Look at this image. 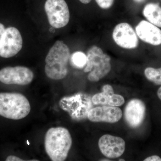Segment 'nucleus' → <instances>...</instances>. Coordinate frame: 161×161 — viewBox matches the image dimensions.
<instances>
[{
  "instance_id": "nucleus-18",
  "label": "nucleus",
  "mask_w": 161,
  "mask_h": 161,
  "mask_svg": "<svg viewBox=\"0 0 161 161\" xmlns=\"http://www.w3.org/2000/svg\"><path fill=\"white\" fill-rule=\"evenodd\" d=\"M114 0H95L98 6L103 9H109L112 7Z\"/></svg>"
},
{
  "instance_id": "nucleus-7",
  "label": "nucleus",
  "mask_w": 161,
  "mask_h": 161,
  "mask_svg": "<svg viewBox=\"0 0 161 161\" xmlns=\"http://www.w3.org/2000/svg\"><path fill=\"white\" fill-rule=\"evenodd\" d=\"M34 77L33 72L26 67H6L0 70V81L5 84L27 85Z\"/></svg>"
},
{
  "instance_id": "nucleus-16",
  "label": "nucleus",
  "mask_w": 161,
  "mask_h": 161,
  "mask_svg": "<svg viewBox=\"0 0 161 161\" xmlns=\"http://www.w3.org/2000/svg\"><path fill=\"white\" fill-rule=\"evenodd\" d=\"M144 74L148 80L156 85H161V68L159 69L147 68L145 70Z\"/></svg>"
},
{
  "instance_id": "nucleus-17",
  "label": "nucleus",
  "mask_w": 161,
  "mask_h": 161,
  "mask_svg": "<svg viewBox=\"0 0 161 161\" xmlns=\"http://www.w3.org/2000/svg\"><path fill=\"white\" fill-rule=\"evenodd\" d=\"M72 64L77 68H82L86 65L87 56L82 52H76L71 56Z\"/></svg>"
},
{
  "instance_id": "nucleus-6",
  "label": "nucleus",
  "mask_w": 161,
  "mask_h": 161,
  "mask_svg": "<svg viewBox=\"0 0 161 161\" xmlns=\"http://www.w3.org/2000/svg\"><path fill=\"white\" fill-rule=\"evenodd\" d=\"M44 9L49 24L54 28H62L69 22V9L64 0H47Z\"/></svg>"
},
{
  "instance_id": "nucleus-19",
  "label": "nucleus",
  "mask_w": 161,
  "mask_h": 161,
  "mask_svg": "<svg viewBox=\"0 0 161 161\" xmlns=\"http://www.w3.org/2000/svg\"><path fill=\"white\" fill-rule=\"evenodd\" d=\"M144 161H161V158L158 155H153L144 160Z\"/></svg>"
},
{
  "instance_id": "nucleus-12",
  "label": "nucleus",
  "mask_w": 161,
  "mask_h": 161,
  "mask_svg": "<svg viewBox=\"0 0 161 161\" xmlns=\"http://www.w3.org/2000/svg\"><path fill=\"white\" fill-rule=\"evenodd\" d=\"M146 114V106L138 99L130 100L125 107V117L127 123L132 128H137L142 123Z\"/></svg>"
},
{
  "instance_id": "nucleus-22",
  "label": "nucleus",
  "mask_w": 161,
  "mask_h": 161,
  "mask_svg": "<svg viewBox=\"0 0 161 161\" xmlns=\"http://www.w3.org/2000/svg\"><path fill=\"white\" fill-rule=\"evenodd\" d=\"M81 3L83 4H87L89 3L92 1V0H79Z\"/></svg>"
},
{
  "instance_id": "nucleus-1",
  "label": "nucleus",
  "mask_w": 161,
  "mask_h": 161,
  "mask_svg": "<svg viewBox=\"0 0 161 161\" xmlns=\"http://www.w3.org/2000/svg\"><path fill=\"white\" fill-rule=\"evenodd\" d=\"M70 58V52L67 45L61 40L56 41L45 58L47 76L55 80L65 78L68 73V64Z\"/></svg>"
},
{
  "instance_id": "nucleus-15",
  "label": "nucleus",
  "mask_w": 161,
  "mask_h": 161,
  "mask_svg": "<svg viewBox=\"0 0 161 161\" xmlns=\"http://www.w3.org/2000/svg\"><path fill=\"white\" fill-rule=\"evenodd\" d=\"M144 17L150 23L161 27V7L155 3H148L143 10Z\"/></svg>"
},
{
  "instance_id": "nucleus-25",
  "label": "nucleus",
  "mask_w": 161,
  "mask_h": 161,
  "mask_svg": "<svg viewBox=\"0 0 161 161\" xmlns=\"http://www.w3.org/2000/svg\"><path fill=\"white\" fill-rule=\"evenodd\" d=\"M119 161H125V160H124V159H119Z\"/></svg>"
},
{
  "instance_id": "nucleus-10",
  "label": "nucleus",
  "mask_w": 161,
  "mask_h": 161,
  "mask_svg": "<svg viewBox=\"0 0 161 161\" xmlns=\"http://www.w3.org/2000/svg\"><path fill=\"white\" fill-rule=\"evenodd\" d=\"M98 147L105 156L109 158H116L123 154L125 142L120 137L106 134L99 139Z\"/></svg>"
},
{
  "instance_id": "nucleus-9",
  "label": "nucleus",
  "mask_w": 161,
  "mask_h": 161,
  "mask_svg": "<svg viewBox=\"0 0 161 161\" xmlns=\"http://www.w3.org/2000/svg\"><path fill=\"white\" fill-rule=\"evenodd\" d=\"M112 38L117 45L125 49H134L138 45L137 35L128 23L116 25L112 33Z\"/></svg>"
},
{
  "instance_id": "nucleus-5",
  "label": "nucleus",
  "mask_w": 161,
  "mask_h": 161,
  "mask_svg": "<svg viewBox=\"0 0 161 161\" xmlns=\"http://www.w3.org/2000/svg\"><path fill=\"white\" fill-rule=\"evenodd\" d=\"M61 104L64 110L67 111L72 118L77 120L87 118L88 113L93 106L91 96L80 93L63 98Z\"/></svg>"
},
{
  "instance_id": "nucleus-13",
  "label": "nucleus",
  "mask_w": 161,
  "mask_h": 161,
  "mask_svg": "<svg viewBox=\"0 0 161 161\" xmlns=\"http://www.w3.org/2000/svg\"><path fill=\"white\" fill-rule=\"evenodd\" d=\"M135 30L137 36L145 43L154 46L161 44V30L150 22L141 21Z\"/></svg>"
},
{
  "instance_id": "nucleus-8",
  "label": "nucleus",
  "mask_w": 161,
  "mask_h": 161,
  "mask_svg": "<svg viewBox=\"0 0 161 161\" xmlns=\"http://www.w3.org/2000/svg\"><path fill=\"white\" fill-rule=\"evenodd\" d=\"M23 40L19 30L14 27L6 29L0 45V57L9 58L14 57L22 49Z\"/></svg>"
},
{
  "instance_id": "nucleus-3",
  "label": "nucleus",
  "mask_w": 161,
  "mask_h": 161,
  "mask_svg": "<svg viewBox=\"0 0 161 161\" xmlns=\"http://www.w3.org/2000/svg\"><path fill=\"white\" fill-rule=\"evenodd\" d=\"M31 108L24 95L18 93H0V115L13 120L26 117Z\"/></svg>"
},
{
  "instance_id": "nucleus-11",
  "label": "nucleus",
  "mask_w": 161,
  "mask_h": 161,
  "mask_svg": "<svg viewBox=\"0 0 161 161\" xmlns=\"http://www.w3.org/2000/svg\"><path fill=\"white\" fill-rule=\"evenodd\" d=\"M122 116V112L116 107L103 106L92 108L88 113L87 118L93 122H117Z\"/></svg>"
},
{
  "instance_id": "nucleus-2",
  "label": "nucleus",
  "mask_w": 161,
  "mask_h": 161,
  "mask_svg": "<svg viewBox=\"0 0 161 161\" xmlns=\"http://www.w3.org/2000/svg\"><path fill=\"white\" fill-rule=\"evenodd\" d=\"M72 144L70 133L66 128L60 127L51 128L47 130L45 134V151L52 161L65 160Z\"/></svg>"
},
{
  "instance_id": "nucleus-21",
  "label": "nucleus",
  "mask_w": 161,
  "mask_h": 161,
  "mask_svg": "<svg viewBox=\"0 0 161 161\" xmlns=\"http://www.w3.org/2000/svg\"><path fill=\"white\" fill-rule=\"evenodd\" d=\"M6 161H24L22 159L15 156L10 155L6 159Z\"/></svg>"
},
{
  "instance_id": "nucleus-20",
  "label": "nucleus",
  "mask_w": 161,
  "mask_h": 161,
  "mask_svg": "<svg viewBox=\"0 0 161 161\" xmlns=\"http://www.w3.org/2000/svg\"><path fill=\"white\" fill-rule=\"evenodd\" d=\"M5 30H6V29H5L4 25L3 23H0V45H1V42L3 40Z\"/></svg>"
},
{
  "instance_id": "nucleus-23",
  "label": "nucleus",
  "mask_w": 161,
  "mask_h": 161,
  "mask_svg": "<svg viewBox=\"0 0 161 161\" xmlns=\"http://www.w3.org/2000/svg\"><path fill=\"white\" fill-rule=\"evenodd\" d=\"M157 95L159 98L161 100V86L158 89L157 92Z\"/></svg>"
},
{
  "instance_id": "nucleus-4",
  "label": "nucleus",
  "mask_w": 161,
  "mask_h": 161,
  "mask_svg": "<svg viewBox=\"0 0 161 161\" xmlns=\"http://www.w3.org/2000/svg\"><path fill=\"white\" fill-rule=\"evenodd\" d=\"M87 63L84 71L90 72L89 80L96 82L103 78L111 69V58L100 47L92 46L87 53Z\"/></svg>"
},
{
  "instance_id": "nucleus-14",
  "label": "nucleus",
  "mask_w": 161,
  "mask_h": 161,
  "mask_svg": "<svg viewBox=\"0 0 161 161\" xmlns=\"http://www.w3.org/2000/svg\"><path fill=\"white\" fill-rule=\"evenodd\" d=\"M95 105L118 107L123 105L125 98L121 95L115 94L113 88L109 85H105L102 88V92L95 94L92 98Z\"/></svg>"
},
{
  "instance_id": "nucleus-24",
  "label": "nucleus",
  "mask_w": 161,
  "mask_h": 161,
  "mask_svg": "<svg viewBox=\"0 0 161 161\" xmlns=\"http://www.w3.org/2000/svg\"><path fill=\"white\" fill-rule=\"evenodd\" d=\"M136 3H144L146 0H133Z\"/></svg>"
}]
</instances>
